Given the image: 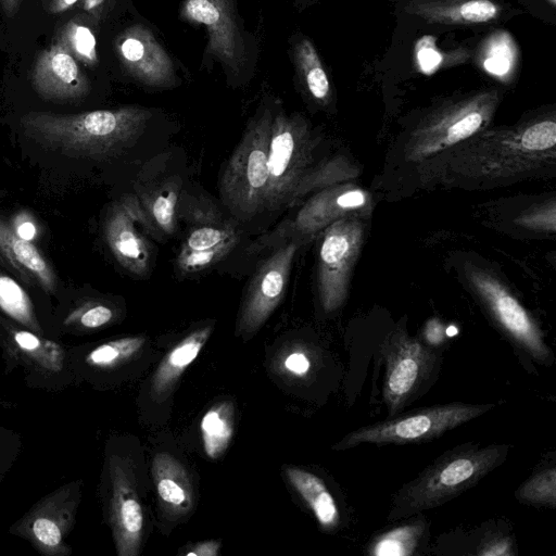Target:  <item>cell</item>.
Here are the masks:
<instances>
[{
	"instance_id": "1",
	"label": "cell",
	"mask_w": 556,
	"mask_h": 556,
	"mask_svg": "<svg viewBox=\"0 0 556 556\" xmlns=\"http://www.w3.org/2000/svg\"><path fill=\"white\" fill-rule=\"evenodd\" d=\"M150 117L144 108L123 106L77 114L29 112L20 124L28 137L47 148L73 156L105 159L132 143Z\"/></svg>"
},
{
	"instance_id": "2",
	"label": "cell",
	"mask_w": 556,
	"mask_h": 556,
	"mask_svg": "<svg viewBox=\"0 0 556 556\" xmlns=\"http://www.w3.org/2000/svg\"><path fill=\"white\" fill-rule=\"evenodd\" d=\"M454 149L452 169L470 178L500 179L530 173L555 160L554 115L510 128L482 130Z\"/></svg>"
},
{
	"instance_id": "3",
	"label": "cell",
	"mask_w": 556,
	"mask_h": 556,
	"mask_svg": "<svg viewBox=\"0 0 556 556\" xmlns=\"http://www.w3.org/2000/svg\"><path fill=\"white\" fill-rule=\"evenodd\" d=\"M509 445L465 443L439 456L394 494L388 521L409 518L445 504L498 467Z\"/></svg>"
},
{
	"instance_id": "4",
	"label": "cell",
	"mask_w": 556,
	"mask_h": 556,
	"mask_svg": "<svg viewBox=\"0 0 556 556\" xmlns=\"http://www.w3.org/2000/svg\"><path fill=\"white\" fill-rule=\"evenodd\" d=\"M495 88L450 99L431 110L410 132L408 161L420 162L484 130L500 103Z\"/></svg>"
},
{
	"instance_id": "5",
	"label": "cell",
	"mask_w": 556,
	"mask_h": 556,
	"mask_svg": "<svg viewBox=\"0 0 556 556\" xmlns=\"http://www.w3.org/2000/svg\"><path fill=\"white\" fill-rule=\"evenodd\" d=\"M271 121L265 109L249 123L219 181L224 204L241 220L264 210Z\"/></svg>"
},
{
	"instance_id": "6",
	"label": "cell",
	"mask_w": 556,
	"mask_h": 556,
	"mask_svg": "<svg viewBox=\"0 0 556 556\" xmlns=\"http://www.w3.org/2000/svg\"><path fill=\"white\" fill-rule=\"evenodd\" d=\"M494 408V404L447 403L397 414L345 434L332 448L361 444H416L435 439Z\"/></svg>"
},
{
	"instance_id": "7",
	"label": "cell",
	"mask_w": 556,
	"mask_h": 556,
	"mask_svg": "<svg viewBox=\"0 0 556 556\" xmlns=\"http://www.w3.org/2000/svg\"><path fill=\"white\" fill-rule=\"evenodd\" d=\"M313 149L312 132L302 115H273L264 208L291 206L295 189L311 169Z\"/></svg>"
},
{
	"instance_id": "8",
	"label": "cell",
	"mask_w": 556,
	"mask_h": 556,
	"mask_svg": "<svg viewBox=\"0 0 556 556\" xmlns=\"http://www.w3.org/2000/svg\"><path fill=\"white\" fill-rule=\"evenodd\" d=\"M177 215L187 224L176 257L180 274H194L217 263L239 242V231L214 203L205 198L186 201L180 194Z\"/></svg>"
},
{
	"instance_id": "9",
	"label": "cell",
	"mask_w": 556,
	"mask_h": 556,
	"mask_svg": "<svg viewBox=\"0 0 556 556\" xmlns=\"http://www.w3.org/2000/svg\"><path fill=\"white\" fill-rule=\"evenodd\" d=\"M386 376L383 400L388 417L395 416L434 382L441 356L432 346L397 332L383 346Z\"/></svg>"
},
{
	"instance_id": "10",
	"label": "cell",
	"mask_w": 556,
	"mask_h": 556,
	"mask_svg": "<svg viewBox=\"0 0 556 556\" xmlns=\"http://www.w3.org/2000/svg\"><path fill=\"white\" fill-rule=\"evenodd\" d=\"M362 215L343 217L323 230L318 249L317 286L325 312L338 309L348 296L350 276L363 240Z\"/></svg>"
},
{
	"instance_id": "11",
	"label": "cell",
	"mask_w": 556,
	"mask_h": 556,
	"mask_svg": "<svg viewBox=\"0 0 556 556\" xmlns=\"http://www.w3.org/2000/svg\"><path fill=\"white\" fill-rule=\"evenodd\" d=\"M466 275L502 330L532 357L548 363L552 354L542 332L519 301L481 268L469 267Z\"/></svg>"
},
{
	"instance_id": "12",
	"label": "cell",
	"mask_w": 556,
	"mask_h": 556,
	"mask_svg": "<svg viewBox=\"0 0 556 556\" xmlns=\"http://www.w3.org/2000/svg\"><path fill=\"white\" fill-rule=\"evenodd\" d=\"M298 241H290L270 254L253 276L237 323V333L250 337L268 319L285 295Z\"/></svg>"
},
{
	"instance_id": "13",
	"label": "cell",
	"mask_w": 556,
	"mask_h": 556,
	"mask_svg": "<svg viewBox=\"0 0 556 556\" xmlns=\"http://www.w3.org/2000/svg\"><path fill=\"white\" fill-rule=\"evenodd\" d=\"M181 16L203 25L208 35L206 52L217 59L228 75L239 74L247 54L231 0H186Z\"/></svg>"
},
{
	"instance_id": "14",
	"label": "cell",
	"mask_w": 556,
	"mask_h": 556,
	"mask_svg": "<svg viewBox=\"0 0 556 556\" xmlns=\"http://www.w3.org/2000/svg\"><path fill=\"white\" fill-rule=\"evenodd\" d=\"M138 223L151 230L136 195L124 197L106 214L104 238L121 266L136 276H144L152 256L148 241L137 228Z\"/></svg>"
},
{
	"instance_id": "15",
	"label": "cell",
	"mask_w": 556,
	"mask_h": 556,
	"mask_svg": "<svg viewBox=\"0 0 556 556\" xmlns=\"http://www.w3.org/2000/svg\"><path fill=\"white\" fill-rule=\"evenodd\" d=\"M115 46L123 66L140 83L155 88L170 87L176 83L170 56L147 27L135 25L126 28Z\"/></svg>"
},
{
	"instance_id": "16",
	"label": "cell",
	"mask_w": 556,
	"mask_h": 556,
	"mask_svg": "<svg viewBox=\"0 0 556 556\" xmlns=\"http://www.w3.org/2000/svg\"><path fill=\"white\" fill-rule=\"evenodd\" d=\"M369 205L370 197L364 189L348 184L331 185L305 201L290 229L301 236H313L343 217L365 215Z\"/></svg>"
},
{
	"instance_id": "17",
	"label": "cell",
	"mask_w": 556,
	"mask_h": 556,
	"mask_svg": "<svg viewBox=\"0 0 556 556\" xmlns=\"http://www.w3.org/2000/svg\"><path fill=\"white\" fill-rule=\"evenodd\" d=\"M31 84L42 99L53 101L78 100L86 97L90 89L88 77L60 41L37 56Z\"/></svg>"
},
{
	"instance_id": "18",
	"label": "cell",
	"mask_w": 556,
	"mask_h": 556,
	"mask_svg": "<svg viewBox=\"0 0 556 556\" xmlns=\"http://www.w3.org/2000/svg\"><path fill=\"white\" fill-rule=\"evenodd\" d=\"M111 525L119 556L139 553L143 532V510L132 477L116 458L111 460Z\"/></svg>"
},
{
	"instance_id": "19",
	"label": "cell",
	"mask_w": 556,
	"mask_h": 556,
	"mask_svg": "<svg viewBox=\"0 0 556 556\" xmlns=\"http://www.w3.org/2000/svg\"><path fill=\"white\" fill-rule=\"evenodd\" d=\"M406 11L429 24L475 25L496 21L502 7L493 0H421Z\"/></svg>"
},
{
	"instance_id": "20",
	"label": "cell",
	"mask_w": 556,
	"mask_h": 556,
	"mask_svg": "<svg viewBox=\"0 0 556 556\" xmlns=\"http://www.w3.org/2000/svg\"><path fill=\"white\" fill-rule=\"evenodd\" d=\"M0 255L20 273L27 282L38 285L48 293L55 290L54 271L37 247L20 238L11 225L0 218Z\"/></svg>"
},
{
	"instance_id": "21",
	"label": "cell",
	"mask_w": 556,
	"mask_h": 556,
	"mask_svg": "<svg viewBox=\"0 0 556 556\" xmlns=\"http://www.w3.org/2000/svg\"><path fill=\"white\" fill-rule=\"evenodd\" d=\"M152 475L164 510L173 516L188 514L193 506V491L186 468L168 454H156Z\"/></svg>"
},
{
	"instance_id": "22",
	"label": "cell",
	"mask_w": 556,
	"mask_h": 556,
	"mask_svg": "<svg viewBox=\"0 0 556 556\" xmlns=\"http://www.w3.org/2000/svg\"><path fill=\"white\" fill-rule=\"evenodd\" d=\"M62 496L53 495L45 500L26 519L29 538L46 554H62L65 548L63 539L72 511L70 504L61 506Z\"/></svg>"
},
{
	"instance_id": "23",
	"label": "cell",
	"mask_w": 556,
	"mask_h": 556,
	"mask_svg": "<svg viewBox=\"0 0 556 556\" xmlns=\"http://www.w3.org/2000/svg\"><path fill=\"white\" fill-rule=\"evenodd\" d=\"M212 330V326L194 330L167 353L152 379L153 397L163 399L170 392L181 374L198 357Z\"/></svg>"
},
{
	"instance_id": "24",
	"label": "cell",
	"mask_w": 556,
	"mask_h": 556,
	"mask_svg": "<svg viewBox=\"0 0 556 556\" xmlns=\"http://www.w3.org/2000/svg\"><path fill=\"white\" fill-rule=\"evenodd\" d=\"M180 187L176 177L150 184L136 195L151 229L172 235L177 226Z\"/></svg>"
},
{
	"instance_id": "25",
	"label": "cell",
	"mask_w": 556,
	"mask_h": 556,
	"mask_svg": "<svg viewBox=\"0 0 556 556\" xmlns=\"http://www.w3.org/2000/svg\"><path fill=\"white\" fill-rule=\"evenodd\" d=\"M285 473L311 508L320 527L324 530L336 529L340 522V514L325 482L318 476L293 466L286 467Z\"/></svg>"
},
{
	"instance_id": "26",
	"label": "cell",
	"mask_w": 556,
	"mask_h": 556,
	"mask_svg": "<svg viewBox=\"0 0 556 556\" xmlns=\"http://www.w3.org/2000/svg\"><path fill=\"white\" fill-rule=\"evenodd\" d=\"M296 73L307 93L317 103L326 105L332 97V86L321 59L306 37L299 38L292 48Z\"/></svg>"
},
{
	"instance_id": "27",
	"label": "cell",
	"mask_w": 556,
	"mask_h": 556,
	"mask_svg": "<svg viewBox=\"0 0 556 556\" xmlns=\"http://www.w3.org/2000/svg\"><path fill=\"white\" fill-rule=\"evenodd\" d=\"M410 519L375 535L368 544L367 552L376 556H407L417 553L426 542L428 522L426 518Z\"/></svg>"
},
{
	"instance_id": "28",
	"label": "cell",
	"mask_w": 556,
	"mask_h": 556,
	"mask_svg": "<svg viewBox=\"0 0 556 556\" xmlns=\"http://www.w3.org/2000/svg\"><path fill=\"white\" fill-rule=\"evenodd\" d=\"M235 427V409L230 401L210 407L200 424L203 447L211 459L219 458L227 450Z\"/></svg>"
},
{
	"instance_id": "29",
	"label": "cell",
	"mask_w": 556,
	"mask_h": 556,
	"mask_svg": "<svg viewBox=\"0 0 556 556\" xmlns=\"http://www.w3.org/2000/svg\"><path fill=\"white\" fill-rule=\"evenodd\" d=\"M516 45L509 34L496 31L485 38L479 61L482 68L503 81L509 79L517 63Z\"/></svg>"
},
{
	"instance_id": "30",
	"label": "cell",
	"mask_w": 556,
	"mask_h": 556,
	"mask_svg": "<svg viewBox=\"0 0 556 556\" xmlns=\"http://www.w3.org/2000/svg\"><path fill=\"white\" fill-rule=\"evenodd\" d=\"M12 340L16 349L35 365L50 371H59L63 364L61 346L27 330L14 329Z\"/></svg>"
},
{
	"instance_id": "31",
	"label": "cell",
	"mask_w": 556,
	"mask_h": 556,
	"mask_svg": "<svg viewBox=\"0 0 556 556\" xmlns=\"http://www.w3.org/2000/svg\"><path fill=\"white\" fill-rule=\"evenodd\" d=\"M0 309L28 329L40 332L28 294L18 282L3 273H0Z\"/></svg>"
},
{
	"instance_id": "32",
	"label": "cell",
	"mask_w": 556,
	"mask_h": 556,
	"mask_svg": "<svg viewBox=\"0 0 556 556\" xmlns=\"http://www.w3.org/2000/svg\"><path fill=\"white\" fill-rule=\"evenodd\" d=\"M146 338L126 337L109 341L87 355V363L98 368H113L132 358L143 346Z\"/></svg>"
},
{
	"instance_id": "33",
	"label": "cell",
	"mask_w": 556,
	"mask_h": 556,
	"mask_svg": "<svg viewBox=\"0 0 556 556\" xmlns=\"http://www.w3.org/2000/svg\"><path fill=\"white\" fill-rule=\"evenodd\" d=\"M516 497L529 505L554 508L556 504V469L554 466L533 473L516 491Z\"/></svg>"
},
{
	"instance_id": "34",
	"label": "cell",
	"mask_w": 556,
	"mask_h": 556,
	"mask_svg": "<svg viewBox=\"0 0 556 556\" xmlns=\"http://www.w3.org/2000/svg\"><path fill=\"white\" fill-rule=\"evenodd\" d=\"M59 41L76 61L93 66L98 63L97 40L91 29L76 22H68L62 29Z\"/></svg>"
},
{
	"instance_id": "35",
	"label": "cell",
	"mask_w": 556,
	"mask_h": 556,
	"mask_svg": "<svg viewBox=\"0 0 556 556\" xmlns=\"http://www.w3.org/2000/svg\"><path fill=\"white\" fill-rule=\"evenodd\" d=\"M434 43L433 37L425 36L417 41L415 47L416 63L419 71L425 74L460 63L467 58V51L459 49L453 53L442 52Z\"/></svg>"
},
{
	"instance_id": "36",
	"label": "cell",
	"mask_w": 556,
	"mask_h": 556,
	"mask_svg": "<svg viewBox=\"0 0 556 556\" xmlns=\"http://www.w3.org/2000/svg\"><path fill=\"white\" fill-rule=\"evenodd\" d=\"M113 318L114 312L110 306L100 302H86L66 317L65 324L96 329L109 324Z\"/></svg>"
},
{
	"instance_id": "37",
	"label": "cell",
	"mask_w": 556,
	"mask_h": 556,
	"mask_svg": "<svg viewBox=\"0 0 556 556\" xmlns=\"http://www.w3.org/2000/svg\"><path fill=\"white\" fill-rule=\"evenodd\" d=\"M520 225L539 230H555V203L554 200L549 204L536 207L530 213L521 215L517 218Z\"/></svg>"
},
{
	"instance_id": "38",
	"label": "cell",
	"mask_w": 556,
	"mask_h": 556,
	"mask_svg": "<svg viewBox=\"0 0 556 556\" xmlns=\"http://www.w3.org/2000/svg\"><path fill=\"white\" fill-rule=\"evenodd\" d=\"M478 555L483 556H510L513 555V540L501 533L489 534L480 544Z\"/></svg>"
},
{
	"instance_id": "39",
	"label": "cell",
	"mask_w": 556,
	"mask_h": 556,
	"mask_svg": "<svg viewBox=\"0 0 556 556\" xmlns=\"http://www.w3.org/2000/svg\"><path fill=\"white\" fill-rule=\"evenodd\" d=\"M13 231L22 239L33 241L37 238L38 227L31 215L28 213L17 214L11 225Z\"/></svg>"
},
{
	"instance_id": "40",
	"label": "cell",
	"mask_w": 556,
	"mask_h": 556,
	"mask_svg": "<svg viewBox=\"0 0 556 556\" xmlns=\"http://www.w3.org/2000/svg\"><path fill=\"white\" fill-rule=\"evenodd\" d=\"M283 368L295 376H303L309 370L311 361L305 353L295 350L285 358Z\"/></svg>"
},
{
	"instance_id": "41",
	"label": "cell",
	"mask_w": 556,
	"mask_h": 556,
	"mask_svg": "<svg viewBox=\"0 0 556 556\" xmlns=\"http://www.w3.org/2000/svg\"><path fill=\"white\" fill-rule=\"evenodd\" d=\"M425 342L429 346H437L444 340V329L438 320H431L427 324L425 329Z\"/></svg>"
},
{
	"instance_id": "42",
	"label": "cell",
	"mask_w": 556,
	"mask_h": 556,
	"mask_svg": "<svg viewBox=\"0 0 556 556\" xmlns=\"http://www.w3.org/2000/svg\"><path fill=\"white\" fill-rule=\"evenodd\" d=\"M220 548L218 541L200 542L191 546V549L184 553L185 556H216Z\"/></svg>"
},
{
	"instance_id": "43",
	"label": "cell",
	"mask_w": 556,
	"mask_h": 556,
	"mask_svg": "<svg viewBox=\"0 0 556 556\" xmlns=\"http://www.w3.org/2000/svg\"><path fill=\"white\" fill-rule=\"evenodd\" d=\"M108 0H81L83 9L92 15L94 18H99L102 14L103 8Z\"/></svg>"
},
{
	"instance_id": "44",
	"label": "cell",
	"mask_w": 556,
	"mask_h": 556,
	"mask_svg": "<svg viewBox=\"0 0 556 556\" xmlns=\"http://www.w3.org/2000/svg\"><path fill=\"white\" fill-rule=\"evenodd\" d=\"M78 0H49L48 10L53 14H60L71 10Z\"/></svg>"
},
{
	"instance_id": "45",
	"label": "cell",
	"mask_w": 556,
	"mask_h": 556,
	"mask_svg": "<svg viewBox=\"0 0 556 556\" xmlns=\"http://www.w3.org/2000/svg\"><path fill=\"white\" fill-rule=\"evenodd\" d=\"M22 0H0L3 12L12 17L20 9Z\"/></svg>"
},
{
	"instance_id": "46",
	"label": "cell",
	"mask_w": 556,
	"mask_h": 556,
	"mask_svg": "<svg viewBox=\"0 0 556 556\" xmlns=\"http://www.w3.org/2000/svg\"><path fill=\"white\" fill-rule=\"evenodd\" d=\"M552 5H555V0H547Z\"/></svg>"
}]
</instances>
